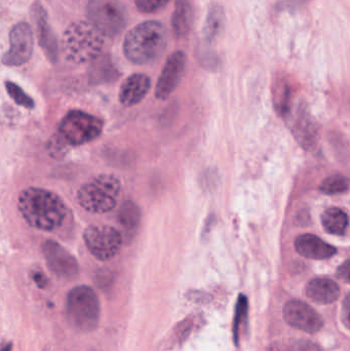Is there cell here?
Wrapping results in <instances>:
<instances>
[{
	"label": "cell",
	"instance_id": "cell-1",
	"mask_svg": "<svg viewBox=\"0 0 350 351\" xmlns=\"http://www.w3.org/2000/svg\"><path fill=\"white\" fill-rule=\"evenodd\" d=\"M18 208L27 224L41 231L57 230L67 216L63 199L43 188L22 190L18 198Z\"/></svg>",
	"mask_w": 350,
	"mask_h": 351
},
{
	"label": "cell",
	"instance_id": "cell-2",
	"mask_svg": "<svg viewBox=\"0 0 350 351\" xmlns=\"http://www.w3.org/2000/svg\"><path fill=\"white\" fill-rule=\"evenodd\" d=\"M168 45V32L162 23L146 21L134 27L123 43V53L132 63L147 65L162 57Z\"/></svg>",
	"mask_w": 350,
	"mask_h": 351
},
{
	"label": "cell",
	"instance_id": "cell-3",
	"mask_svg": "<svg viewBox=\"0 0 350 351\" xmlns=\"http://www.w3.org/2000/svg\"><path fill=\"white\" fill-rule=\"evenodd\" d=\"M104 45V35L90 23L82 21L72 23L62 38L64 57L70 63L78 65L98 59Z\"/></svg>",
	"mask_w": 350,
	"mask_h": 351
},
{
	"label": "cell",
	"instance_id": "cell-4",
	"mask_svg": "<svg viewBox=\"0 0 350 351\" xmlns=\"http://www.w3.org/2000/svg\"><path fill=\"white\" fill-rule=\"evenodd\" d=\"M100 301L96 292L88 286L72 289L66 299L68 324L79 333H90L100 322Z\"/></svg>",
	"mask_w": 350,
	"mask_h": 351
},
{
	"label": "cell",
	"instance_id": "cell-5",
	"mask_svg": "<svg viewBox=\"0 0 350 351\" xmlns=\"http://www.w3.org/2000/svg\"><path fill=\"white\" fill-rule=\"evenodd\" d=\"M121 190L118 178L114 175H98L78 190V204L92 214H106L116 206Z\"/></svg>",
	"mask_w": 350,
	"mask_h": 351
},
{
	"label": "cell",
	"instance_id": "cell-6",
	"mask_svg": "<svg viewBox=\"0 0 350 351\" xmlns=\"http://www.w3.org/2000/svg\"><path fill=\"white\" fill-rule=\"evenodd\" d=\"M103 127V121L95 115L80 110L69 111L58 128V139L66 145H84L100 137Z\"/></svg>",
	"mask_w": 350,
	"mask_h": 351
},
{
	"label": "cell",
	"instance_id": "cell-7",
	"mask_svg": "<svg viewBox=\"0 0 350 351\" xmlns=\"http://www.w3.org/2000/svg\"><path fill=\"white\" fill-rule=\"evenodd\" d=\"M88 19L104 36H117L127 24V12L121 0H88Z\"/></svg>",
	"mask_w": 350,
	"mask_h": 351
},
{
	"label": "cell",
	"instance_id": "cell-8",
	"mask_svg": "<svg viewBox=\"0 0 350 351\" xmlns=\"http://www.w3.org/2000/svg\"><path fill=\"white\" fill-rule=\"evenodd\" d=\"M84 243L90 253L100 261H108L121 252L123 235L108 225H90L84 233Z\"/></svg>",
	"mask_w": 350,
	"mask_h": 351
},
{
	"label": "cell",
	"instance_id": "cell-9",
	"mask_svg": "<svg viewBox=\"0 0 350 351\" xmlns=\"http://www.w3.org/2000/svg\"><path fill=\"white\" fill-rule=\"evenodd\" d=\"M34 36L32 28L27 23H18L10 32V49L3 57L2 63L10 67L24 65L32 57Z\"/></svg>",
	"mask_w": 350,
	"mask_h": 351
},
{
	"label": "cell",
	"instance_id": "cell-10",
	"mask_svg": "<svg viewBox=\"0 0 350 351\" xmlns=\"http://www.w3.org/2000/svg\"><path fill=\"white\" fill-rule=\"evenodd\" d=\"M284 117L300 145L306 150L314 149L318 144V125L306 107L302 105L293 107L292 105Z\"/></svg>",
	"mask_w": 350,
	"mask_h": 351
},
{
	"label": "cell",
	"instance_id": "cell-11",
	"mask_svg": "<svg viewBox=\"0 0 350 351\" xmlns=\"http://www.w3.org/2000/svg\"><path fill=\"white\" fill-rule=\"evenodd\" d=\"M42 253L49 269L58 278L71 280L79 274L77 260L58 241H45L42 243Z\"/></svg>",
	"mask_w": 350,
	"mask_h": 351
},
{
	"label": "cell",
	"instance_id": "cell-12",
	"mask_svg": "<svg viewBox=\"0 0 350 351\" xmlns=\"http://www.w3.org/2000/svg\"><path fill=\"white\" fill-rule=\"evenodd\" d=\"M185 68L186 56L183 51H175L168 58L156 84V98L166 100L175 92L184 75Z\"/></svg>",
	"mask_w": 350,
	"mask_h": 351
},
{
	"label": "cell",
	"instance_id": "cell-13",
	"mask_svg": "<svg viewBox=\"0 0 350 351\" xmlns=\"http://www.w3.org/2000/svg\"><path fill=\"white\" fill-rule=\"evenodd\" d=\"M284 317L291 327L314 334L323 327V319L312 306L299 300H292L284 308Z\"/></svg>",
	"mask_w": 350,
	"mask_h": 351
},
{
	"label": "cell",
	"instance_id": "cell-14",
	"mask_svg": "<svg viewBox=\"0 0 350 351\" xmlns=\"http://www.w3.org/2000/svg\"><path fill=\"white\" fill-rule=\"evenodd\" d=\"M31 20L34 23L39 45L45 51L47 59L55 63L58 59L57 39L51 25L49 24L47 10L38 2L33 4L31 8Z\"/></svg>",
	"mask_w": 350,
	"mask_h": 351
},
{
	"label": "cell",
	"instance_id": "cell-15",
	"mask_svg": "<svg viewBox=\"0 0 350 351\" xmlns=\"http://www.w3.org/2000/svg\"><path fill=\"white\" fill-rule=\"evenodd\" d=\"M151 88V80L146 74L136 73L121 84L118 99L125 107L135 106L143 101Z\"/></svg>",
	"mask_w": 350,
	"mask_h": 351
},
{
	"label": "cell",
	"instance_id": "cell-16",
	"mask_svg": "<svg viewBox=\"0 0 350 351\" xmlns=\"http://www.w3.org/2000/svg\"><path fill=\"white\" fill-rule=\"evenodd\" d=\"M295 249L302 257L312 260H324L333 257L336 249L314 234L300 235L296 239Z\"/></svg>",
	"mask_w": 350,
	"mask_h": 351
},
{
	"label": "cell",
	"instance_id": "cell-17",
	"mask_svg": "<svg viewBox=\"0 0 350 351\" xmlns=\"http://www.w3.org/2000/svg\"><path fill=\"white\" fill-rule=\"evenodd\" d=\"M306 295L314 302L330 304L338 300L340 297V288L330 278H314L306 287Z\"/></svg>",
	"mask_w": 350,
	"mask_h": 351
},
{
	"label": "cell",
	"instance_id": "cell-18",
	"mask_svg": "<svg viewBox=\"0 0 350 351\" xmlns=\"http://www.w3.org/2000/svg\"><path fill=\"white\" fill-rule=\"evenodd\" d=\"M195 23V10L190 0H176L172 14V28L176 38L188 36Z\"/></svg>",
	"mask_w": 350,
	"mask_h": 351
},
{
	"label": "cell",
	"instance_id": "cell-19",
	"mask_svg": "<svg viewBox=\"0 0 350 351\" xmlns=\"http://www.w3.org/2000/svg\"><path fill=\"white\" fill-rule=\"evenodd\" d=\"M225 12L221 6H213L203 26V43L212 45L219 37L225 25Z\"/></svg>",
	"mask_w": 350,
	"mask_h": 351
},
{
	"label": "cell",
	"instance_id": "cell-20",
	"mask_svg": "<svg viewBox=\"0 0 350 351\" xmlns=\"http://www.w3.org/2000/svg\"><path fill=\"white\" fill-rule=\"evenodd\" d=\"M322 223L327 232L343 235L349 228V216L341 208H329L323 213Z\"/></svg>",
	"mask_w": 350,
	"mask_h": 351
},
{
	"label": "cell",
	"instance_id": "cell-21",
	"mask_svg": "<svg viewBox=\"0 0 350 351\" xmlns=\"http://www.w3.org/2000/svg\"><path fill=\"white\" fill-rule=\"evenodd\" d=\"M117 219L127 232H135L141 223V210L133 200L127 199L119 208Z\"/></svg>",
	"mask_w": 350,
	"mask_h": 351
},
{
	"label": "cell",
	"instance_id": "cell-22",
	"mask_svg": "<svg viewBox=\"0 0 350 351\" xmlns=\"http://www.w3.org/2000/svg\"><path fill=\"white\" fill-rule=\"evenodd\" d=\"M92 63H94V66H92V71H90V77L94 82H108V80L116 78L118 72H117L116 68L113 66V64L111 63L109 58L101 57L100 56Z\"/></svg>",
	"mask_w": 350,
	"mask_h": 351
},
{
	"label": "cell",
	"instance_id": "cell-23",
	"mask_svg": "<svg viewBox=\"0 0 350 351\" xmlns=\"http://www.w3.org/2000/svg\"><path fill=\"white\" fill-rule=\"evenodd\" d=\"M350 181L349 178L343 175H333L326 178L320 185L322 193L327 195H337L345 193L349 189Z\"/></svg>",
	"mask_w": 350,
	"mask_h": 351
},
{
	"label": "cell",
	"instance_id": "cell-24",
	"mask_svg": "<svg viewBox=\"0 0 350 351\" xmlns=\"http://www.w3.org/2000/svg\"><path fill=\"white\" fill-rule=\"evenodd\" d=\"M275 105L277 112L285 117L292 106V90L286 80L277 82L275 86Z\"/></svg>",
	"mask_w": 350,
	"mask_h": 351
},
{
	"label": "cell",
	"instance_id": "cell-25",
	"mask_svg": "<svg viewBox=\"0 0 350 351\" xmlns=\"http://www.w3.org/2000/svg\"><path fill=\"white\" fill-rule=\"evenodd\" d=\"M248 299L244 295H240L238 299L236 307V317L234 322V338L236 344L240 342V334L245 329V326L248 319Z\"/></svg>",
	"mask_w": 350,
	"mask_h": 351
},
{
	"label": "cell",
	"instance_id": "cell-26",
	"mask_svg": "<svg viewBox=\"0 0 350 351\" xmlns=\"http://www.w3.org/2000/svg\"><path fill=\"white\" fill-rule=\"evenodd\" d=\"M5 88L10 98H12L16 104L25 107V108L27 109H32L33 107H34V101H33V99L31 98L30 96H28L18 84H14V82H5Z\"/></svg>",
	"mask_w": 350,
	"mask_h": 351
},
{
	"label": "cell",
	"instance_id": "cell-27",
	"mask_svg": "<svg viewBox=\"0 0 350 351\" xmlns=\"http://www.w3.org/2000/svg\"><path fill=\"white\" fill-rule=\"evenodd\" d=\"M197 58L201 65L205 66L208 69H216L219 66V58L216 55L215 51L211 49V45L203 43L197 49Z\"/></svg>",
	"mask_w": 350,
	"mask_h": 351
},
{
	"label": "cell",
	"instance_id": "cell-28",
	"mask_svg": "<svg viewBox=\"0 0 350 351\" xmlns=\"http://www.w3.org/2000/svg\"><path fill=\"white\" fill-rule=\"evenodd\" d=\"M170 0H135L136 6L143 14H153L166 5Z\"/></svg>",
	"mask_w": 350,
	"mask_h": 351
},
{
	"label": "cell",
	"instance_id": "cell-29",
	"mask_svg": "<svg viewBox=\"0 0 350 351\" xmlns=\"http://www.w3.org/2000/svg\"><path fill=\"white\" fill-rule=\"evenodd\" d=\"M287 351H323L322 348L310 340H298L287 344Z\"/></svg>",
	"mask_w": 350,
	"mask_h": 351
},
{
	"label": "cell",
	"instance_id": "cell-30",
	"mask_svg": "<svg viewBox=\"0 0 350 351\" xmlns=\"http://www.w3.org/2000/svg\"><path fill=\"white\" fill-rule=\"evenodd\" d=\"M310 0H283L281 3L277 4V10H289V12H295L300 8H304Z\"/></svg>",
	"mask_w": 350,
	"mask_h": 351
},
{
	"label": "cell",
	"instance_id": "cell-31",
	"mask_svg": "<svg viewBox=\"0 0 350 351\" xmlns=\"http://www.w3.org/2000/svg\"><path fill=\"white\" fill-rule=\"evenodd\" d=\"M341 319L345 327L350 330V294L343 301L342 311H341Z\"/></svg>",
	"mask_w": 350,
	"mask_h": 351
},
{
	"label": "cell",
	"instance_id": "cell-32",
	"mask_svg": "<svg viewBox=\"0 0 350 351\" xmlns=\"http://www.w3.org/2000/svg\"><path fill=\"white\" fill-rule=\"evenodd\" d=\"M337 276L343 282L350 284V260L341 264L337 269Z\"/></svg>",
	"mask_w": 350,
	"mask_h": 351
},
{
	"label": "cell",
	"instance_id": "cell-33",
	"mask_svg": "<svg viewBox=\"0 0 350 351\" xmlns=\"http://www.w3.org/2000/svg\"><path fill=\"white\" fill-rule=\"evenodd\" d=\"M33 278H34V282H36L39 288H45V285L47 284V278L42 274H35Z\"/></svg>",
	"mask_w": 350,
	"mask_h": 351
},
{
	"label": "cell",
	"instance_id": "cell-34",
	"mask_svg": "<svg viewBox=\"0 0 350 351\" xmlns=\"http://www.w3.org/2000/svg\"><path fill=\"white\" fill-rule=\"evenodd\" d=\"M267 351H287V344H273Z\"/></svg>",
	"mask_w": 350,
	"mask_h": 351
},
{
	"label": "cell",
	"instance_id": "cell-35",
	"mask_svg": "<svg viewBox=\"0 0 350 351\" xmlns=\"http://www.w3.org/2000/svg\"><path fill=\"white\" fill-rule=\"evenodd\" d=\"M2 351H12V344L8 343L6 346H3Z\"/></svg>",
	"mask_w": 350,
	"mask_h": 351
}]
</instances>
